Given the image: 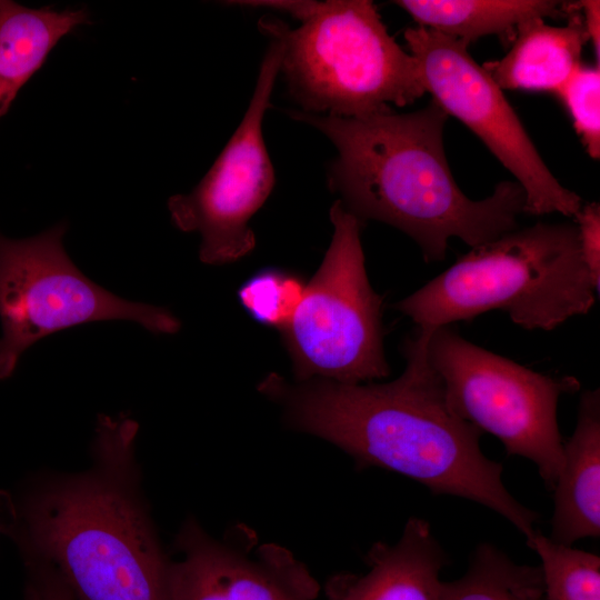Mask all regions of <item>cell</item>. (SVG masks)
<instances>
[{
  "label": "cell",
  "mask_w": 600,
  "mask_h": 600,
  "mask_svg": "<svg viewBox=\"0 0 600 600\" xmlns=\"http://www.w3.org/2000/svg\"><path fill=\"white\" fill-rule=\"evenodd\" d=\"M427 337L417 332L403 342L406 368L388 382H291L270 373L258 391L281 408L289 428L333 444L358 469L392 471L433 494L484 506L528 540L539 514L509 492L502 464L480 447L483 432L450 407L429 361Z\"/></svg>",
  "instance_id": "6da1fadb"
},
{
  "label": "cell",
  "mask_w": 600,
  "mask_h": 600,
  "mask_svg": "<svg viewBox=\"0 0 600 600\" xmlns=\"http://www.w3.org/2000/svg\"><path fill=\"white\" fill-rule=\"evenodd\" d=\"M289 114L334 146L328 181L344 209L362 223L376 220L401 230L426 262L442 261L451 238L474 248L519 228L526 193L517 181L498 183L483 200L469 199L458 187L443 146L449 116L433 100L409 113Z\"/></svg>",
  "instance_id": "7a4b0ae2"
},
{
  "label": "cell",
  "mask_w": 600,
  "mask_h": 600,
  "mask_svg": "<svg viewBox=\"0 0 600 600\" xmlns=\"http://www.w3.org/2000/svg\"><path fill=\"white\" fill-rule=\"evenodd\" d=\"M137 428L100 418L92 467L44 481L0 520L24 562L51 568L76 600H169L170 558L139 494Z\"/></svg>",
  "instance_id": "3957f363"
},
{
  "label": "cell",
  "mask_w": 600,
  "mask_h": 600,
  "mask_svg": "<svg viewBox=\"0 0 600 600\" xmlns=\"http://www.w3.org/2000/svg\"><path fill=\"white\" fill-rule=\"evenodd\" d=\"M598 296L576 223L539 221L471 248L393 308L424 336L491 310L526 330L551 331L589 313Z\"/></svg>",
  "instance_id": "277c9868"
},
{
  "label": "cell",
  "mask_w": 600,
  "mask_h": 600,
  "mask_svg": "<svg viewBox=\"0 0 600 600\" xmlns=\"http://www.w3.org/2000/svg\"><path fill=\"white\" fill-rule=\"evenodd\" d=\"M258 26L280 40V71L301 111L362 118L426 93L416 58L389 34L371 1H324L294 29L271 16Z\"/></svg>",
  "instance_id": "5b68a950"
},
{
  "label": "cell",
  "mask_w": 600,
  "mask_h": 600,
  "mask_svg": "<svg viewBox=\"0 0 600 600\" xmlns=\"http://www.w3.org/2000/svg\"><path fill=\"white\" fill-rule=\"evenodd\" d=\"M326 256L289 324L280 331L297 381L374 382L389 376L382 298L371 287L360 240L362 222L338 199Z\"/></svg>",
  "instance_id": "8992f818"
},
{
  "label": "cell",
  "mask_w": 600,
  "mask_h": 600,
  "mask_svg": "<svg viewBox=\"0 0 600 600\" xmlns=\"http://www.w3.org/2000/svg\"><path fill=\"white\" fill-rule=\"evenodd\" d=\"M427 353L452 410L498 438L509 456L533 462L552 491L563 460L558 403L579 391L580 381L521 366L468 341L451 326L427 337Z\"/></svg>",
  "instance_id": "52a82bcc"
},
{
  "label": "cell",
  "mask_w": 600,
  "mask_h": 600,
  "mask_svg": "<svg viewBox=\"0 0 600 600\" xmlns=\"http://www.w3.org/2000/svg\"><path fill=\"white\" fill-rule=\"evenodd\" d=\"M66 224L10 239L0 233V379L21 354L56 331L101 320H130L154 333H174L167 309L128 301L87 278L64 251Z\"/></svg>",
  "instance_id": "ba28073f"
},
{
  "label": "cell",
  "mask_w": 600,
  "mask_h": 600,
  "mask_svg": "<svg viewBox=\"0 0 600 600\" xmlns=\"http://www.w3.org/2000/svg\"><path fill=\"white\" fill-rule=\"evenodd\" d=\"M404 39L426 92L474 132L514 176L526 193L524 213L574 218L582 199L548 169L502 89L469 54L468 44L420 26L408 28Z\"/></svg>",
  "instance_id": "9c48e42d"
},
{
  "label": "cell",
  "mask_w": 600,
  "mask_h": 600,
  "mask_svg": "<svg viewBox=\"0 0 600 600\" xmlns=\"http://www.w3.org/2000/svg\"><path fill=\"white\" fill-rule=\"evenodd\" d=\"M282 44L271 38L249 107L232 137L202 180L189 193L171 197L174 226L201 237L199 258L207 264L232 263L256 247L250 219L274 186V170L262 136V121L277 76Z\"/></svg>",
  "instance_id": "30bf717a"
},
{
  "label": "cell",
  "mask_w": 600,
  "mask_h": 600,
  "mask_svg": "<svg viewBox=\"0 0 600 600\" xmlns=\"http://www.w3.org/2000/svg\"><path fill=\"white\" fill-rule=\"evenodd\" d=\"M170 558L169 600H314L320 586L287 548L239 523L221 538L189 518Z\"/></svg>",
  "instance_id": "8fae6325"
},
{
  "label": "cell",
  "mask_w": 600,
  "mask_h": 600,
  "mask_svg": "<svg viewBox=\"0 0 600 600\" xmlns=\"http://www.w3.org/2000/svg\"><path fill=\"white\" fill-rule=\"evenodd\" d=\"M363 573L340 572L324 586L329 600H439L448 562L430 523L411 517L394 543L376 542Z\"/></svg>",
  "instance_id": "7c38bea8"
},
{
  "label": "cell",
  "mask_w": 600,
  "mask_h": 600,
  "mask_svg": "<svg viewBox=\"0 0 600 600\" xmlns=\"http://www.w3.org/2000/svg\"><path fill=\"white\" fill-rule=\"evenodd\" d=\"M550 539L572 546L600 537V390L580 394L577 424L563 442V460L553 488Z\"/></svg>",
  "instance_id": "4fadbf2b"
},
{
  "label": "cell",
  "mask_w": 600,
  "mask_h": 600,
  "mask_svg": "<svg viewBox=\"0 0 600 600\" xmlns=\"http://www.w3.org/2000/svg\"><path fill=\"white\" fill-rule=\"evenodd\" d=\"M588 40L579 10L563 27L547 24L543 18H531L516 28L507 54L482 67L502 90L557 92L580 66Z\"/></svg>",
  "instance_id": "5bb4252c"
},
{
  "label": "cell",
  "mask_w": 600,
  "mask_h": 600,
  "mask_svg": "<svg viewBox=\"0 0 600 600\" xmlns=\"http://www.w3.org/2000/svg\"><path fill=\"white\" fill-rule=\"evenodd\" d=\"M87 21L83 9H31L0 0V118L57 42Z\"/></svg>",
  "instance_id": "9a60e30c"
},
{
  "label": "cell",
  "mask_w": 600,
  "mask_h": 600,
  "mask_svg": "<svg viewBox=\"0 0 600 600\" xmlns=\"http://www.w3.org/2000/svg\"><path fill=\"white\" fill-rule=\"evenodd\" d=\"M420 27L468 44L480 37L513 38L516 28L531 18H569L579 9L551 0H399Z\"/></svg>",
  "instance_id": "2e32d148"
},
{
  "label": "cell",
  "mask_w": 600,
  "mask_h": 600,
  "mask_svg": "<svg viewBox=\"0 0 600 600\" xmlns=\"http://www.w3.org/2000/svg\"><path fill=\"white\" fill-rule=\"evenodd\" d=\"M539 567L520 564L489 542L473 551L463 576L442 581L439 600H542Z\"/></svg>",
  "instance_id": "e0dca14e"
},
{
  "label": "cell",
  "mask_w": 600,
  "mask_h": 600,
  "mask_svg": "<svg viewBox=\"0 0 600 600\" xmlns=\"http://www.w3.org/2000/svg\"><path fill=\"white\" fill-rule=\"evenodd\" d=\"M540 558L547 600H600V557L558 543L538 529L526 540Z\"/></svg>",
  "instance_id": "ac0fdd59"
},
{
  "label": "cell",
  "mask_w": 600,
  "mask_h": 600,
  "mask_svg": "<svg viewBox=\"0 0 600 600\" xmlns=\"http://www.w3.org/2000/svg\"><path fill=\"white\" fill-rule=\"evenodd\" d=\"M304 288L302 280L292 273L264 269L239 288L238 298L251 318L282 331L293 318Z\"/></svg>",
  "instance_id": "d6986e66"
},
{
  "label": "cell",
  "mask_w": 600,
  "mask_h": 600,
  "mask_svg": "<svg viewBox=\"0 0 600 600\" xmlns=\"http://www.w3.org/2000/svg\"><path fill=\"white\" fill-rule=\"evenodd\" d=\"M572 118L588 154L600 156V69L579 66L556 92Z\"/></svg>",
  "instance_id": "ffe728a7"
},
{
  "label": "cell",
  "mask_w": 600,
  "mask_h": 600,
  "mask_svg": "<svg viewBox=\"0 0 600 600\" xmlns=\"http://www.w3.org/2000/svg\"><path fill=\"white\" fill-rule=\"evenodd\" d=\"M579 242L583 262L596 290H600V206L599 202L583 203L576 214Z\"/></svg>",
  "instance_id": "44dd1931"
},
{
  "label": "cell",
  "mask_w": 600,
  "mask_h": 600,
  "mask_svg": "<svg viewBox=\"0 0 600 600\" xmlns=\"http://www.w3.org/2000/svg\"><path fill=\"white\" fill-rule=\"evenodd\" d=\"M31 580L44 600H76L59 576L49 567L37 563L26 564Z\"/></svg>",
  "instance_id": "7402d4cb"
},
{
  "label": "cell",
  "mask_w": 600,
  "mask_h": 600,
  "mask_svg": "<svg viewBox=\"0 0 600 600\" xmlns=\"http://www.w3.org/2000/svg\"><path fill=\"white\" fill-rule=\"evenodd\" d=\"M230 3H236L239 6L246 7H256V8H269L278 11H284L290 13L292 17L299 19L301 22L310 19L316 13H318L324 1H299V0H267V1H234Z\"/></svg>",
  "instance_id": "603a6c76"
},
{
  "label": "cell",
  "mask_w": 600,
  "mask_h": 600,
  "mask_svg": "<svg viewBox=\"0 0 600 600\" xmlns=\"http://www.w3.org/2000/svg\"><path fill=\"white\" fill-rule=\"evenodd\" d=\"M582 20L589 40L596 52L597 60L600 56V1L584 0L579 2Z\"/></svg>",
  "instance_id": "cb8c5ba5"
},
{
  "label": "cell",
  "mask_w": 600,
  "mask_h": 600,
  "mask_svg": "<svg viewBox=\"0 0 600 600\" xmlns=\"http://www.w3.org/2000/svg\"><path fill=\"white\" fill-rule=\"evenodd\" d=\"M24 600H44L39 588L29 579L26 586Z\"/></svg>",
  "instance_id": "d4e9b609"
}]
</instances>
